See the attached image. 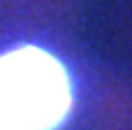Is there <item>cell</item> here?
Instances as JSON below:
<instances>
[{"label":"cell","mask_w":132,"mask_h":130,"mask_svg":"<svg viewBox=\"0 0 132 130\" xmlns=\"http://www.w3.org/2000/svg\"><path fill=\"white\" fill-rule=\"evenodd\" d=\"M63 67L37 49L0 58V130H51L67 112Z\"/></svg>","instance_id":"cell-1"}]
</instances>
